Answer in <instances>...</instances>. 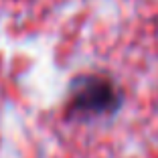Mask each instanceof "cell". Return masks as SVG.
Segmentation results:
<instances>
[{"label":"cell","instance_id":"cell-1","mask_svg":"<svg viewBox=\"0 0 158 158\" xmlns=\"http://www.w3.org/2000/svg\"><path fill=\"white\" fill-rule=\"evenodd\" d=\"M122 102V93L110 77L99 73L79 77L69 91L67 110L73 118H102L118 110Z\"/></svg>","mask_w":158,"mask_h":158}]
</instances>
